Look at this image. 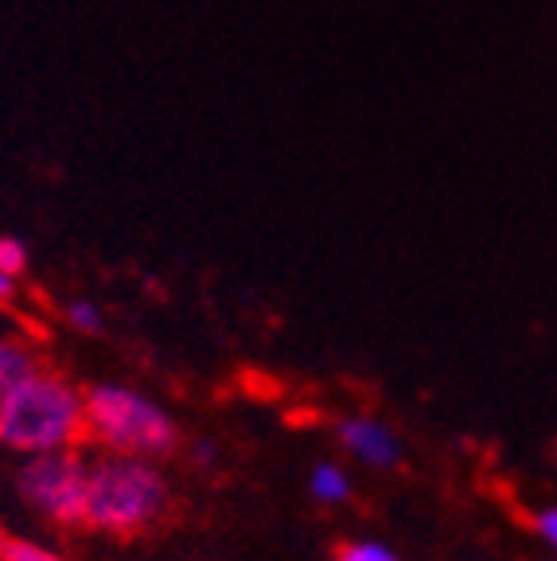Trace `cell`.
<instances>
[{
	"instance_id": "6da1fadb",
	"label": "cell",
	"mask_w": 557,
	"mask_h": 561,
	"mask_svg": "<svg viewBox=\"0 0 557 561\" xmlns=\"http://www.w3.org/2000/svg\"><path fill=\"white\" fill-rule=\"evenodd\" d=\"M87 440L82 386L59 370H39L0 394V448L24 456L75 453Z\"/></svg>"
},
{
	"instance_id": "7a4b0ae2",
	"label": "cell",
	"mask_w": 557,
	"mask_h": 561,
	"mask_svg": "<svg viewBox=\"0 0 557 561\" xmlns=\"http://www.w3.org/2000/svg\"><path fill=\"white\" fill-rule=\"evenodd\" d=\"M175 507V488L157 460L110 456L90 460L87 530L110 538H137L157 530Z\"/></svg>"
},
{
	"instance_id": "3957f363",
	"label": "cell",
	"mask_w": 557,
	"mask_h": 561,
	"mask_svg": "<svg viewBox=\"0 0 557 561\" xmlns=\"http://www.w3.org/2000/svg\"><path fill=\"white\" fill-rule=\"evenodd\" d=\"M87 398V440L110 456L164 460L183 448V430L175 413L152 394L125 382L82 386Z\"/></svg>"
},
{
	"instance_id": "277c9868",
	"label": "cell",
	"mask_w": 557,
	"mask_h": 561,
	"mask_svg": "<svg viewBox=\"0 0 557 561\" xmlns=\"http://www.w3.org/2000/svg\"><path fill=\"white\" fill-rule=\"evenodd\" d=\"M12 488L27 511L52 526H75L87 523V491H90V460L75 453H47V456H24L12 468Z\"/></svg>"
},
{
	"instance_id": "5b68a950",
	"label": "cell",
	"mask_w": 557,
	"mask_h": 561,
	"mask_svg": "<svg viewBox=\"0 0 557 561\" xmlns=\"http://www.w3.org/2000/svg\"><path fill=\"white\" fill-rule=\"evenodd\" d=\"M336 440L348 456H355L359 465L375 468V472H394L406 460V445L394 433V425H386L383 417L371 413H348L336 421Z\"/></svg>"
},
{
	"instance_id": "8992f818",
	"label": "cell",
	"mask_w": 557,
	"mask_h": 561,
	"mask_svg": "<svg viewBox=\"0 0 557 561\" xmlns=\"http://www.w3.org/2000/svg\"><path fill=\"white\" fill-rule=\"evenodd\" d=\"M308 495H312L320 507H343L355 495V480L343 465L336 460H316V468L308 472Z\"/></svg>"
},
{
	"instance_id": "52a82bcc",
	"label": "cell",
	"mask_w": 557,
	"mask_h": 561,
	"mask_svg": "<svg viewBox=\"0 0 557 561\" xmlns=\"http://www.w3.org/2000/svg\"><path fill=\"white\" fill-rule=\"evenodd\" d=\"M39 351L32 343L16 340V335H0V394H9L12 386H20L24 378L39 375Z\"/></svg>"
},
{
	"instance_id": "ba28073f",
	"label": "cell",
	"mask_w": 557,
	"mask_h": 561,
	"mask_svg": "<svg viewBox=\"0 0 557 561\" xmlns=\"http://www.w3.org/2000/svg\"><path fill=\"white\" fill-rule=\"evenodd\" d=\"M62 324H67L75 335H102L105 332V312H102V305H94V300L75 297V300L62 305Z\"/></svg>"
},
{
	"instance_id": "9c48e42d",
	"label": "cell",
	"mask_w": 557,
	"mask_h": 561,
	"mask_svg": "<svg viewBox=\"0 0 557 561\" xmlns=\"http://www.w3.org/2000/svg\"><path fill=\"white\" fill-rule=\"evenodd\" d=\"M32 270V245L20 234H0V273H9L12 280H24Z\"/></svg>"
},
{
	"instance_id": "30bf717a",
	"label": "cell",
	"mask_w": 557,
	"mask_h": 561,
	"mask_svg": "<svg viewBox=\"0 0 557 561\" xmlns=\"http://www.w3.org/2000/svg\"><path fill=\"white\" fill-rule=\"evenodd\" d=\"M331 561H398V553L378 538H351V542L336 546Z\"/></svg>"
},
{
	"instance_id": "8fae6325",
	"label": "cell",
	"mask_w": 557,
	"mask_h": 561,
	"mask_svg": "<svg viewBox=\"0 0 557 561\" xmlns=\"http://www.w3.org/2000/svg\"><path fill=\"white\" fill-rule=\"evenodd\" d=\"M0 561H70V558L44 542H32V538H4Z\"/></svg>"
},
{
	"instance_id": "7c38bea8",
	"label": "cell",
	"mask_w": 557,
	"mask_h": 561,
	"mask_svg": "<svg viewBox=\"0 0 557 561\" xmlns=\"http://www.w3.org/2000/svg\"><path fill=\"white\" fill-rule=\"evenodd\" d=\"M531 530L542 538V542H546V550L557 558V503H554V507H538V511H534V515H531Z\"/></svg>"
},
{
	"instance_id": "4fadbf2b",
	"label": "cell",
	"mask_w": 557,
	"mask_h": 561,
	"mask_svg": "<svg viewBox=\"0 0 557 561\" xmlns=\"http://www.w3.org/2000/svg\"><path fill=\"white\" fill-rule=\"evenodd\" d=\"M187 460L195 468H215L218 465V445L215 440H187Z\"/></svg>"
},
{
	"instance_id": "5bb4252c",
	"label": "cell",
	"mask_w": 557,
	"mask_h": 561,
	"mask_svg": "<svg viewBox=\"0 0 557 561\" xmlns=\"http://www.w3.org/2000/svg\"><path fill=\"white\" fill-rule=\"evenodd\" d=\"M20 293V280H12L9 273H0V305H12Z\"/></svg>"
},
{
	"instance_id": "9a60e30c",
	"label": "cell",
	"mask_w": 557,
	"mask_h": 561,
	"mask_svg": "<svg viewBox=\"0 0 557 561\" xmlns=\"http://www.w3.org/2000/svg\"><path fill=\"white\" fill-rule=\"evenodd\" d=\"M0 550H4V535H0Z\"/></svg>"
},
{
	"instance_id": "2e32d148",
	"label": "cell",
	"mask_w": 557,
	"mask_h": 561,
	"mask_svg": "<svg viewBox=\"0 0 557 561\" xmlns=\"http://www.w3.org/2000/svg\"><path fill=\"white\" fill-rule=\"evenodd\" d=\"M549 561H557V558H549Z\"/></svg>"
}]
</instances>
